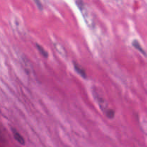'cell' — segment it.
Masks as SVG:
<instances>
[{
  "mask_svg": "<svg viewBox=\"0 0 147 147\" xmlns=\"http://www.w3.org/2000/svg\"><path fill=\"white\" fill-rule=\"evenodd\" d=\"M11 131H12V133H13V136H14V139L18 142L19 144H20L21 145H24L25 144V141H24V138L23 136H22V135L17 131L16 129H11Z\"/></svg>",
  "mask_w": 147,
  "mask_h": 147,
  "instance_id": "3",
  "label": "cell"
},
{
  "mask_svg": "<svg viewBox=\"0 0 147 147\" xmlns=\"http://www.w3.org/2000/svg\"><path fill=\"white\" fill-rule=\"evenodd\" d=\"M34 3L36 4V5H37V7H38L39 9L42 10L43 7H42V4L41 1H40V0H34Z\"/></svg>",
  "mask_w": 147,
  "mask_h": 147,
  "instance_id": "10",
  "label": "cell"
},
{
  "mask_svg": "<svg viewBox=\"0 0 147 147\" xmlns=\"http://www.w3.org/2000/svg\"><path fill=\"white\" fill-rule=\"evenodd\" d=\"M80 10L81 11L82 14H83V18H84L85 22H86V23L87 24V25L89 26L90 27H94V22H93V17L90 16V14L89 13V11H88L87 9H86V6H84V7Z\"/></svg>",
  "mask_w": 147,
  "mask_h": 147,
  "instance_id": "2",
  "label": "cell"
},
{
  "mask_svg": "<svg viewBox=\"0 0 147 147\" xmlns=\"http://www.w3.org/2000/svg\"><path fill=\"white\" fill-rule=\"evenodd\" d=\"M106 115L107 116L108 118H109V119H113L114 118V116H115V112L114 111L112 110V109H109V111H108L107 112H106Z\"/></svg>",
  "mask_w": 147,
  "mask_h": 147,
  "instance_id": "9",
  "label": "cell"
},
{
  "mask_svg": "<svg viewBox=\"0 0 147 147\" xmlns=\"http://www.w3.org/2000/svg\"><path fill=\"white\" fill-rule=\"evenodd\" d=\"M54 47H55V49L57 50V51H58V53H60L62 55H65V50L61 45H60L59 43H54Z\"/></svg>",
  "mask_w": 147,
  "mask_h": 147,
  "instance_id": "7",
  "label": "cell"
},
{
  "mask_svg": "<svg viewBox=\"0 0 147 147\" xmlns=\"http://www.w3.org/2000/svg\"><path fill=\"white\" fill-rule=\"evenodd\" d=\"M73 65H74V68L75 70H76V71L77 72L79 75H80L83 78H87V74H86V72L85 71L84 69L82 68L78 64H77V63H75V62L73 63Z\"/></svg>",
  "mask_w": 147,
  "mask_h": 147,
  "instance_id": "4",
  "label": "cell"
},
{
  "mask_svg": "<svg viewBox=\"0 0 147 147\" xmlns=\"http://www.w3.org/2000/svg\"><path fill=\"white\" fill-rule=\"evenodd\" d=\"M132 45H133L134 47L136 49V50H138L139 52H141L142 54H144V55H146V53H145L144 50L142 49V47H141L140 44H139V42L137 41V40H134L133 42H132Z\"/></svg>",
  "mask_w": 147,
  "mask_h": 147,
  "instance_id": "5",
  "label": "cell"
},
{
  "mask_svg": "<svg viewBox=\"0 0 147 147\" xmlns=\"http://www.w3.org/2000/svg\"><path fill=\"white\" fill-rule=\"evenodd\" d=\"M93 94L95 98L97 100L98 104L99 107L101 109V111L103 112H104L105 113H106V112L109 111V108L108 106V103L106 100H105L104 98L101 97V96H99V94L98 93V92H96V90H93Z\"/></svg>",
  "mask_w": 147,
  "mask_h": 147,
  "instance_id": "1",
  "label": "cell"
},
{
  "mask_svg": "<svg viewBox=\"0 0 147 147\" xmlns=\"http://www.w3.org/2000/svg\"><path fill=\"white\" fill-rule=\"evenodd\" d=\"M141 127H142V129L144 133L147 135V121H142V122L141 123Z\"/></svg>",
  "mask_w": 147,
  "mask_h": 147,
  "instance_id": "8",
  "label": "cell"
},
{
  "mask_svg": "<svg viewBox=\"0 0 147 147\" xmlns=\"http://www.w3.org/2000/svg\"><path fill=\"white\" fill-rule=\"evenodd\" d=\"M36 47H37L38 51L40 52V53L43 56V57H48V53H47V52L46 51V50H45V49L43 48L41 45H40L38 44H36Z\"/></svg>",
  "mask_w": 147,
  "mask_h": 147,
  "instance_id": "6",
  "label": "cell"
}]
</instances>
